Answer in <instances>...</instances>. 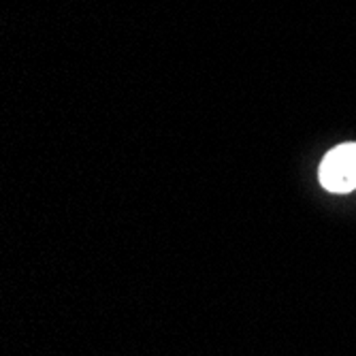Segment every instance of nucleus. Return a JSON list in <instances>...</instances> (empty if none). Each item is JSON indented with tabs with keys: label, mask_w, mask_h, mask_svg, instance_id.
Wrapping results in <instances>:
<instances>
[{
	"label": "nucleus",
	"mask_w": 356,
	"mask_h": 356,
	"mask_svg": "<svg viewBox=\"0 0 356 356\" xmlns=\"http://www.w3.org/2000/svg\"><path fill=\"white\" fill-rule=\"evenodd\" d=\"M320 184L333 194H348L356 188V143H341L327 152L318 169Z\"/></svg>",
	"instance_id": "1"
}]
</instances>
